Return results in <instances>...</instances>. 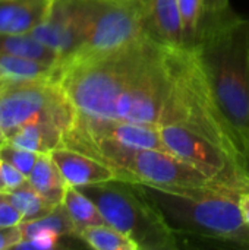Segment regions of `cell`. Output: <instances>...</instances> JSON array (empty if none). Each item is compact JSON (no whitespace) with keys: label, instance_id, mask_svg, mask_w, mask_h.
Masks as SVG:
<instances>
[{"label":"cell","instance_id":"6da1fadb","mask_svg":"<svg viewBox=\"0 0 249 250\" xmlns=\"http://www.w3.org/2000/svg\"><path fill=\"white\" fill-rule=\"evenodd\" d=\"M79 120L183 126L249 167V155L210 91L194 48L150 34L107 54L69 60L57 78Z\"/></svg>","mask_w":249,"mask_h":250},{"label":"cell","instance_id":"7a4b0ae2","mask_svg":"<svg viewBox=\"0 0 249 250\" xmlns=\"http://www.w3.org/2000/svg\"><path fill=\"white\" fill-rule=\"evenodd\" d=\"M192 48L216 104L249 155V21L230 9L204 15Z\"/></svg>","mask_w":249,"mask_h":250},{"label":"cell","instance_id":"3957f363","mask_svg":"<svg viewBox=\"0 0 249 250\" xmlns=\"http://www.w3.org/2000/svg\"><path fill=\"white\" fill-rule=\"evenodd\" d=\"M139 186L178 236L186 234L249 249V227L241 214L239 193L219 186L191 189Z\"/></svg>","mask_w":249,"mask_h":250},{"label":"cell","instance_id":"277c9868","mask_svg":"<svg viewBox=\"0 0 249 250\" xmlns=\"http://www.w3.org/2000/svg\"><path fill=\"white\" fill-rule=\"evenodd\" d=\"M79 189L95 202L104 221L135 242L138 250L179 248V236L139 185L113 179Z\"/></svg>","mask_w":249,"mask_h":250},{"label":"cell","instance_id":"5b68a950","mask_svg":"<svg viewBox=\"0 0 249 250\" xmlns=\"http://www.w3.org/2000/svg\"><path fill=\"white\" fill-rule=\"evenodd\" d=\"M75 117L57 79H0V127L4 139L26 123H47L63 135Z\"/></svg>","mask_w":249,"mask_h":250},{"label":"cell","instance_id":"8992f818","mask_svg":"<svg viewBox=\"0 0 249 250\" xmlns=\"http://www.w3.org/2000/svg\"><path fill=\"white\" fill-rule=\"evenodd\" d=\"M81 7L82 41L69 60L107 54L148 34L147 0H81Z\"/></svg>","mask_w":249,"mask_h":250},{"label":"cell","instance_id":"52a82bcc","mask_svg":"<svg viewBox=\"0 0 249 250\" xmlns=\"http://www.w3.org/2000/svg\"><path fill=\"white\" fill-rule=\"evenodd\" d=\"M114 170L117 179L160 189L216 186L197 168L167 149H107L95 157Z\"/></svg>","mask_w":249,"mask_h":250},{"label":"cell","instance_id":"ba28073f","mask_svg":"<svg viewBox=\"0 0 249 250\" xmlns=\"http://www.w3.org/2000/svg\"><path fill=\"white\" fill-rule=\"evenodd\" d=\"M164 149L183 160L211 183L236 193L249 192V167L213 141L178 125L160 126Z\"/></svg>","mask_w":249,"mask_h":250},{"label":"cell","instance_id":"9c48e42d","mask_svg":"<svg viewBox=\"0 0 249 250\" xmlns=\"http://www.w3.org/2000/svg\"><path fill=\"white\" fill-rule=\"evenodd\" d=\"M32 34L62 57V63L72 59L82 41L81 0H53L44 22Z\"/></svg>","mask_w":249,"mask_h":250},{"label":"cell","instance_id":"30bf717a","mask_svg":"<svg viewBox=\"0 0 249 250\" xmlns=\"http://www.w3.org/2000/svg\"><path fill=\"white\" fill-rule=\"evenodd\" d=\"M48 154L69 186L82 188L117 179L113 168L76 149L59 146Z\"/></svg>","mask_w":249,"mask_h":250},{"label":"cell","instance_id":"8fae6325","mask_svg":"<svg viewBox=\"0 0 249 250\" xmlns=\"http://www.w3.org/2000/svg\"><path fill=\"white\" fill-rule=\"evenodd\" d=\"M148 34L157 41L186 48L183 35V21L178 0H147Z\"/></svg>","mask_w":249,"mask_h":250},{"label":"cell","instance_id":"7c38bea8","mask_svg":"<svg viewBox=\"0 0 249 250\" xmlns=\"http://www.w3.org/2000/svg\"><path fill=\"white\" fill-rule=\"evenodd\" d=\"M53 0H0V32H32L45 21Z\"/></svg>","mask_w":249,"mask_h":250},{"label":"cell","instance_id":"4fadbf2b","mask_svg":"<svg viewBox=\"0 0 249 250\" xmlns=\"http://www.w3.org/2000/svg\"><path fill=\"white\" fill-rule=\"evenodd\" d=\"M28 182L53 207L63 204L68 183L50 154L38 155L32 171L28 176Z\"/></svg>","mask_w":249,"mask_h":250},{"label":"cell","instance_id":"5bb4252c","mask_svg":"<svg viewBox=\"0 0 249 250\" xmlns=\"http://www.w3.org/2000/svg\"><path fill=\"white\" fill-rule=\"evenodd\" d=\"M6 141L37 154H48L63 145V132L47 123H26L12 132Z\"/></svg>","mask_w":249,"mask_h":250},{"label":"cell","instance_id":"9a60e30c","mask_svg":"<svg viewBox=\"0 0 249 250\" xmlns=\"http://www.w3.org/2000/svg\"><path fill=\"white\" fill-rule=\"evenodd\" d=\"M0 53H9L25 59H32L45 64L60 66L62 57L57 51L40 41L32 32L4 34L0 32Z\"/></svg>","mask_w":249,"mask_h":250},{"label":"cell","instance_id":"2e32d148","mask_svg":"<svg viewBox=\"0 0 249 250\" xmlns=\"http://www.w3.org/2000/svg\"><path fill=\"white\" fill-rule=\"evenodd\" d=\"M63 207L75 227L76 236L81 230L106 223L95 202L79 188L69 186L63 198Z\"/></svg>","mask_w":249,"mask_h":250},{"label":"cell","instance_id":"e0dca14e","mask_svg":"<svg viewBox=\"0 0 249 250\" xmlns=\"http://www.w3.org/2000/svg\"><path fill=\"white\" fill-rule=\"evenodd\" d=\"M0 72L12 79H57L60 66L45 64L32 59L0 53Z\"/></svg>","mask_w":249,"mask_h":250},{"label":"cell","instance_id":"ac0fdd59","mask_svg":"<svg viewBox=\"0 0 249 250\" xmlns=\"http://www.w3.org/2000/svg\"><path fill=\"white\" fill-rule=\"evenodd\" d=\"M76 237L95 250H138L135 242L107 223L87 227Z\"/></svg>","mask_w":249,"mask_h":250},{"label":"cell","instance_id":"d6986e66","mask_svg":"<svg viewBox=\"0 0 249 250\" xmlns=\"http://www.w3.org/2000/svg\"><path fill=\"white\" fill-rule=\"evenodd\" d=\"M7 199L16 207L22 215V223L34 221L48 215L56 207L48 204L26 180L19 188L6 193Z\"/></svg>","mask_w":249,"mask_h":250},{"label":"cell","instance_id":"ffe728a7","mask_svg":"<svg viewBox=\"0 0 249 250\" xmlns=\"http://www.w3.org/2000/svg\"><path fill=\"white\" fill-rule=\"evenodd\" d=\"M182 21H183V35L186 48H192L197 42L200 26L204 19V3L203 0H178Z\"/></svg>","mask_w":249,"mask_h":250},{"label":"cell","instance_id":"44dd1931","mask_svg":"<svg viewBox=\"0 0 249 250\" xmlns=\"http://www.w3.org/2000/svg\"><path fill=\"white\" fill-rule=\"evenodd\" d=\"M38 155L40 154L28 151L25 148H21L9 141H3L0 144V160L12 164L19 171H22L26 177L31 174Z\"/></svg>","mask_w":249,"mask_h":250},{"label":"cell","instance_id":"7402d4cb","mask_svg":"<svg viewBox=\"0 0 249 250\" xmlns=\"http://www.w3.org/2000/svg\"><path fill=\"white\" fill-rule=\"evenodd\" d=\"M63 236L54 230L43 229L35 231L29 239L19 242L15 249H37V250H51L59 246V242Z\"/></svg>","mask_w":249,"mask_h":250},{"label":"cell","instance_id":"603a6c76","mask_svg":"<svg viewBox=\"0 0 249 250\" xmlns=\"http://www.w3.org/2000/svg\"><path fill=\"white\" fill-rule=\"evenodd\" d=\"M0 171H1V179H3L4 188H6V193L19 188L21 185H23L28 180V177L22 171H19L16 167H13L12 164H9L6 161H1V160H0Z\"/></svg>","mask_w":249,"mask_h":250},{"label":"cell","instance_id":"cb8c5ba5","mask_svg":"<svg viewBox=\"0 0 249 250\" xmlns=\"http://www.w3.org/2000/svg\"><path fill=\"white\" fill-rule=\"evenodd\" d=\"M22 223V215L16 207L4 196L0 201V227H13Z\"/></svg>","mask_w":249,"mask_h":250},{"label":"cell","instance_id":"d4e9b609","mask_svg":"<svg viewBox=\"0 0 249 250\" xmlns=\"http://www.w3.org/2000/svg\"><path fill=\"white\" fill-rule=\"evenodd\" d=\"M23 240L22 230L19 226L0 227V250L15 249V246Z\"/></svg>","mask_w":249,"mask_h":250},{"label":"cell","instance_id":"484cf974","mask_svg":"<svg viewBox=\"0 0 249 250\" xmlns=\"http://www.w3.org/2000/svg\"><path fill=\"white\" fill-rule=\"evenodd\" d=\"M204 3V15H213L225 12L229 7V0H203Z\"/></svg>","mask_w":249,"mask_h":250},{"label":"cell","instance_id":"4316f807","mask_svg":"<svg viewBox=\"0 0 249 250\" xmlns=\"http://www.w3.org/2000/svg\"><path fill=\"white\" fill-rule=\"evenodd\" d=\"M239 208L245 224L249 227V192L239 195Z\"/></svg>","mask_w":249,"mask_h":250},{"label":"cell","instance_id":"83f0119b","mask_svg":"<svg viewBox=\"0 0 249 250\" xmlns=\"http://www.w3.org/2000/svg\"><path fill=\"white\" fill-rule=\"evenodd\" d=\"M0 192L6 193V188H4V183H3V179H1V171H0Z\"/></svg>","mask_w":249,"mask_h":250},{"label":"cell","instance_id":"f1b7e54d","mask_svg":"<svg viewBox=\"0 0 249 250\" xmlns=\"http://www.w3.org/2000/svg\"><path fill=\"white\" fill-rule=\"evenodd\" d=\"M3 141H6V139H4V135H3V130H1V127H0V144H1Z\"/></svg>","mask_w":249,"mask_h":250},{"label":"cell","instance_id":"f546056e","mask_svg":"<svg viewBox=\"0 0 249 250\" xmlns=\"http://www.w3.org/2000/svg\"><path fill=\"white\" fill-rule=\"evenodd\" d=\"M113 1H139V0H113Z\"/></svg>","mask_w":249,"mask_h":250},{"label":"cell","instance_id":"4dcf8cb0","mask_svg":"<svg viewBox=\"0 0 249 250\" xmlns=\"http://www.w3.org/2000/svg\"><path fill=\"white\" fill-rule=\"evenodd\" d=\"M4 196H6V193H3V192H0V201H1V199H3Z\"/></svg>","mask_w":249,"mask_h":250},{"label":"cell","instance_id":"1f68e13d","mask_svg":"<svg viewBox=\"0 0 249 250\" xmlns=\"http://www.w3.org/2000/svg\"><path fill=\"white\" fill-rule=\"evenodd\" d=\"M1 76H3V75H1V72H0V79H1Z\"/></svg>","mask_w":249,"mask_h":250}]
</instances>
